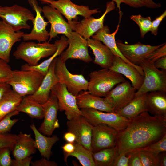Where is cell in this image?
Returning a JSON list of instances; mask_svg holds the SVG:
<instances>
[{
  "mask_svg": "<svg viewBox=\"0 0 166 166\" xmlns=\"http://www.w3.org/2000/svg\"><path fill=\"white\" fill-rule=\"evenodd\" d=\"M131 157L129 159V166H143L141 163L139 151H137L131 153Z\"/></svg>",
  "mask_w": 166,
  "mask_h": 166,
  "instance_id": "cell-46",
  "label": "cell"
},
{
  "mask_svg": "<svg viewBox=\"0 0 166 166\" xmlns=\"http://www.w3.org/2000/svg\"><path fill=\"white\" fill-rule=\"evenodd\" d=\"M24 34L20 30H14L3 21H0V59L9 63L13 46L21 41Z\"/></svg>",
  "mask_w": 166,
  "mask_h": 166,
  "instance_id": "cell-20",
  "label": "cell"
},
{
  "mask_svg": "<svg viewBox=\"0 0 166 166\" xmlns=\"http://www.w3.org/2000/svg\"><path fill=\"white\" fill-rule=\"evenodd\" d=\"M109 69L128 78L136 90L139 89L143 83L144 76L141 75L134 67L118 56L114 55L113 65Z\"/></svg>",
  "mask_w": 166,
  "mask_h": 166,
  "instance_id": "cell-25",
  "label": "cell"
},
{
  "mask_svg": "<svg viewBox=\"0 0 166 166\" xmlns=\"http://www.w3.org/2000/svg\"><path fill=\"white\" fill-rule=\"evenodd\" d=\"M44 76L34 70H13L12 77L7 83L14 91L22 97L34 93Z\"/></svg>",
  "mask_w": 166,
  "mask_h": 166,
  "instance_id": "cell-4",
  "label": "cell"
},
{
  "mask_svg": "<svg viewBox=\"0 0 166 166\" xmlns=\"http://www.w3.org/2000/svg\"><path fill=\"white\" fill-rule=\"evenodd\" d=\"M55 42L57 44V49L50 57L36 65L30 66L26 63L21 66V69L36 71L45 76L52 61L58 56L60 55L68 45V39L65 35L62 36L59 39L56 40Z\"/></svg>",
  "mask_w": 166,
  "mask_h": 166,
  "instance_id": "cell-29",
  "label": "cell"
},
{
  "mask_svg": "<svg viewBox=\"0 0 166 166\" xmlns=\"http://www.w3.org/2000/svg\"><path fill=\"white\" fill-rule=\"evenodd\" d=\"M48 0V1H53V0Z\"/></svg>",
  "mask_w": 166,
  "mask_h": 166,
  "instance_id": "cell-55",
  "label": "cell"
},
{
  "mask_svg": "<svg viewBox=\"0 0 166 166\" xmlns=\"http://www.w3.org/2000/svg\"><path fill=\"white\" fill-rule=\"evenodd\" d=\"M147 150L156 154L166 151V134L162 138L145 148L142 149Z\"/></svg>",
  "mask_w": 166,
  "mask_h": 166,
  "instance_id": "cell-40",
  "label": "cell"
},
{
  "mask_svg": "<svg viewBox=\"0 0 166 166\" xmlns=\"http://www.w3.org/2000/svg\"><path fill=\"white\" fill-rule=\"evenodd\" d=\"M0 18L14 30L30 29L27 22L32 21L34 16L28 8L17 4L10 6H0Z\"/></svg>",
  "mask_w": 166,
  "mask_h": 166,
  "instance_id": "cell-6",
  "label": "cell"
},
{
  "mask_svg": "<svg viewBox=\"0 0 166 166\" xmlns=\"http://www.w3.org/2000/svg\"><path fill=\"white\" fill-rule=\"evenodd\" d=\"M165 56H166V44L165 43H164L162 46L156 49L148 55L146 59L154 63L157 59Z\"/></svg>",
  "mask_w": 166,
  "mask_h": 166,
  "instance_id": "cell-41",
  "label": "cell"
},
{
  "mask_svg": "<svg viewBox=\"0 0 166 166\" xmlns=\"http://www.w3.org/2000/svg\"><path fill=\"white\" fill-rule=\"evenodd\" d=\"M88 47L91 49L95 58L93 63L103 69H109L113 64L114 55L101 42L90 38L87 39Z\"/></svg>",
  "mask_w": 166,
  "mask_h": 166,
  "instance_id": "cell-24",
  "label": "cell"
},
{
  "mask_svg": "<svg viewBox=\"0 0 166 166\" xmlns=\"http://www.w3.org/2000/svg\"><path fill=\"white\" fill-rule=\"evenodd\" d=\"M166 16V11H164L162 14L152 21L150 31L152 34L155 36L158 35V27L161 22Z\"/></svg>",
  "mask_w": 166,
  "mask_h": 166,
  "instance_id": "cell-45",
  "label": "cell"
},
{
  "mask_svg": "<svg viewBox=\"0 0 166 166\" xmlns=\"http://www.w3.org/2000/svg\"><path fill=\"white\" fill-rule=\"evenodd\" d=\"M34 140L30 134L23 133L20 132L12 150V154L15 159L20 160L31 156L35 153Z\"/></svg>",
  "mask_w": 166,
  "mask_h": 166,
  "instance_id": "cell-26",
  "label": "cell"
},
{
  "mask_svg": "<svg viewBox=\"0 0 166 166\" xmlns=\"http://www.w3.org/2000/svg\"><path fill=\"white\" fill-rule=\"evenodd\" d=\"M12 73L9 63L0 59V83L8 81L12 77Z\"/></svg>",
  "mask_w": 166,
  "mask_h": 166,
  "instance_id": "cell-38",
  "label": "cell"
},
{
  "mask_svg": "<svg viewBox=\"0 0 166 166\" xmlns=\"http://www.w3.org/2000/svg\"><path fill=\"white\" fill-rule=\"evenodd\" d=\"M130 18L138 26L140 36L143 38L146 34L150 31L152 23L150 17H144L140 14H138L132 15Z\"/></svg>",
  "mask_w": 166,
  "mask_h": 166,
  "instance_id": "cell-35",
  "label": "cell"
},
{
  "mask_svg": "<svg viewBox=\"0 0 166 166\" xmlns=\"http://www.w3.org/2000/svg\"><path fill=\"white\" fill-rule=\"evenodd\" d=\"M143 166H160L159 155L144 149L139 150Z\"/></svg>",
  "mask_w": 166,
  "mask_h": 166,
  "instance_id": "cell-36",
  "label": "cell"
},
{
  "mask_svg": "<svg viewBox=\"0 0 166 166\" xmlns=\"http://www.w3.org/2000/svg\"><path fill=\"white\" fill-rule=\"evenodd\" d=\"M42 105L44 120L38 130L43 134L50 136L54 130L59 127L57 119V113L59 109L57 98L51 93L49 99Z\"/></svg>",
  "mask_w": 166,
  "mask_h": 166,
  "instance_id": "cell-17",
  "label": "cell"
},
{
  "mask_svg": "<svg viewBox=\"0 0 166 166\" xmlns=\"http://www.w3.org/2000/svg\"><path fill=\"white\" fill-rule=\"evenodd\" d=\"M154 66L157 69L166 70V56L159 58L154 63Z\"/></svg>",
  "mask_w": 166,
  "mask_h": 166,
  "instance_id": "cell-51",
  "label": "cell"
},
{
  "mask_svg": "<svg viewBox=\"0 0 166 166\" xmlns=\"http://www.w3.org/2000/svg\"><path fill=\"white\" fill-rule=\"evenodd\" d=\"M11 88L7 83H0V101L4 94Z\"/></svg>",
  "mask_w": 166,
  "mask_h": 166,
  "instance_id": "cell-53",
  "label": "cell"
},
{
  "mask_svg": "<svg viewBox=\"0 0 166 166\" xmlns=\"http://www.w3.org/2000/svg\"><path fill=\"white\" fill-rule=\"evenodd\" d=\"M116 42L117 47L124 57L131 63L137 65L146 59L148 55L164 44L152 46L140 42L128 45L123 43L120 40Z\"/></svg>",
  "mask_w": 166,
  "mask_h": 166,
  "instance_id": "cell-19",
  "label": "cell"
},
{
  "mask_svg": "<svg viewBox=\"0 0 166 166\" xmlns=\"http://www.w3.org/2000/svg\"><path fill=\"white\" fill-rule=\"evenodd\" d=\"M79 109L90 108L107 113H115L112 106L104 98L92 94L89 91H82L76 96Z\"/></svg>",
  "mask_w": 166,
  "mask_h": 166,
  "instance_id": "cell-23",
  "label": "cell"
},
{
  "mask_svg": "<svg viewBox=\"0 0 166 166\" xmlns=\"http://www.w3.org/2000/svg\"><path fill=\"white\" fill-rule=\"evenodd\" d=\"M39 1L42 4L49 5L58 10L67 19L69 23L71 22L78 15H81L86 18L101 12L98 10V8L90 9L88 6L75 4L71 0Z\"/></svg>",
  "mask_w": 166,
  "mask_h": 166,
  "instance_id": "cell-11",
  "label": "cell"
},
{
  "mask_svg": "<svg viewBox=\"0 0 166 166\" xmlns=\"http://www.w3.org/2000/svg\"><path fill=\"white\" fill-rule=\"evenodd\" d=\"M166 134V118L143 112L130 120L126 127L118 132L116 145L118 154L142 149Z\"/></svg>",
  "mask_w": 166,
  "mask_h": 166,
  "instance_id": "cell-1",
  "label": "cell"
},
{
  "mask_svg": "<svg viewBox=\"0 0 166 166\" xmlns=\"http://www.w3.org/2000/svg\"><path fill=\"white\" fill-rule=\"evenodd\" d=\"M67 38L69 47L60 55L62 61L66 62L69 59H76L87 63L92 61L89 53L87 39L74 31Z\"/></svg>",
  "mask_w": 166,
  "mask_h": 166,
  "instance_id": "cell-9",
  "label": "cell"
},
{
  "mask_svg": "<svg viewBox=\"0 0 166 166\" xmlns=\"http://www.w3.org/2000/svg\"><path fill=\"white\" fill-rule=\"evenodd\" d=\"M17 110L12 111L6 115L0 121V134H4L10 131L14 125L18 121V119H12L13 116L19 114Z\"/></svg>",
  "mask_w": 166,
  "mask_h": 166,
  "instance_id": "cell-37",
  "label": "cell"
},
{
  "mask_svg": "<svg viewBox=\"0 0 166 166\" xmlns=\"http://www.w3.org/2000/svg\"><path fill=\"white\" fill-rule=\"evenodd\" d=\"M57 49L55 42L51 44L48 41L38 43L24 41L18 46L13 55L15 59L22 60L29 65L34 66L41 59L52 55Z\"/></svg>",
  "mask_w": 166,
  "mask_h": 166,
  "instance_id": "cell-2",
  "label": "cell"
},
{
  "mask_svg": "<svg viewBox=\"0 0 166 166\" xmlns=\"http://www.w3.org/2000/svg\"><path fill=\"white\" fill-rule=\"evenodd\" d=\"M51 93L57 98L59 110L65 111L68 120L82 116V112L77 104L76 96L68 90L64 84L57 83L52 88Z\"/></svg>",
  "mask_w": 166,
  "mask_h": 166,
  "instance_id": "cell-10",
  "label": "cell"
},
{
  "mask_svg": "<svg viewBox=\"0 0 166 166\" xmlns=\"http://www.w3.org/2000/svg\"><path fill=\"white\" fill-rule=\"evenodd\" d=\"M64 138L67 142L73 143L75 142L76 136L74 133L68 131L64 134Z\"/></svg>",
  "mask_w": 166,
  "mask_h": 166,
  "instance_id": "cell-52",
  "label": "cell"
},
{
  "mask_svg": "<svg viewBox=\"0 0 166 166\" xmlns=\"http://www.w3.org/2000/svg\"><path fill=\"white\" fill-rule=\"evenodd\" d=\"M66 62L57 57L55 67V73L59 82L63 83L68 90L77 96L82 91L88 90V81L82 74H73L68 70Z\"/></svg>",
  "mask_w": 166,
  "mask_h": 166,
  "instance_id": "cell-8",
  "label": "cell"
},
{
  "mask_svg": "<svg viewBox=\"0 0 166 166\" xmlns=\"http://www.w3.org/2000/svg\"><path fill=\"white\" fill-rule=\"evenodd\" d=\"M116 5L117 8L120 11L121 4L124 3L132 7L139 8L144 6L141 0H111Z\"/></svg>",
  "mask_w": 166,
  "mask_h": 166,
  "instance_id": "cell-43",
  "label": "cell"
},
{
  "mask_svg": "<svg viewBox=\"0 0 166 166\" xmlns=\"http://www.w3.org/2000/svg\"><path fill=\"white\" fill-rule=\"evenodd\" d=\"M36 13V16L32 21L33 27L28 34H24L22 38L24 41L36 40L39 42L47 41L49 38V32L46 27L49 22H46L42 15V8L38 5L37 0H27Z\"/></svg>",
  "mask_w": 166,
  "mask_h": 166,
  "instance_id": "cell-14",
  "label": "cell"
},
{
  "mask_svg": "<svg viewBox=\"0 0 166 166\" xmlns=\"http://www.w3.org/2000/svg\"><path fill=\"white\" fill-rule=\"evenodd\" d=\"M147 93L135 97L128 104L115 113L131 119L140 113L147 111L146 103Z\"/></svg>",
  "mask_w": 166,
  "mask_h": 166,
  "instance_id": "cell-30",
  "label": "cell"
},
{
  "mask_svg": "<svg viewBox=\"0 0 166 166\" xmlns=\"http://www.w3.org/2000/svg\"><path fill=\"white\" fill-rule=\"evenodd\" d=\"M30 126L35 135V147L39 150L42 156L49 160L51 155L52 148L59 140V137L56 135L50 137L43 134L37 129L34 124Z\"/></svg>",
  "mask_w": 166,
  "mask_h": 166,
  "instance_id": "cell-28",
  "label": "cell"
},
{
  "mask_svg": "<svg viewBox=\"0 0 166 166\" xmlns=\"http://www.w3.org/2000/svg\"><path fill=\"white\" fill-rule=\"evenodd\" d=\"M17 138V135L8 133L0 134V148L7 147L12 151Z\"/></svg>",
  "mask_w": 166,
  "mask_h": 166,
  "instance_id": "cell-39",
  "label": "cell"
},
{
  "mask_svg": "<svg viewBox=\"0 0 166 166\" xmlns=\"http://www.w3.org/2000/svg\"><path fill=\"white\" fill-rule=\"evenodd\" d=\"M32 158V157L30 156L22 159H12L11 166H29Z\"/></svg>",
  "mask_w": 166,
  "mask_h": 166,
  "instance_id": "cell-48",
  "label": "cell"
},
{
  "mask_svg": "<svg viewBox=\"0 0 166 166\" xmlns=\"http://www.w3.org/2000/svg\"><path fill=\"white\" fill-rule=\"evenodd\" d=\"M120 14L119 23L116 30L113 33L110 34L108 26H104L92 36V38L102 42L110 49L114 56L120 57L125 62L134 67L141 75L144 76V72L141 67L139 65H134L128 61L121 53L117 46L115 36L119 30L122 16L121 14Z\"/></svg>",
  "mask_w": 166,
  "mask_h": 166,
  "instance_id": "cell-22",
  "label": "cell"
},
{
  "mask_svg": "<svg viewBox=\"0 0 166 166\" xmlns=\"http://www.w3.org/2000/svg\"><path fill=\"white\" fill-rule=\"evenodd\" d=\"M32 166H57V164L55 161H50L45 158H43L34 162H31Z\"/></svg>",
  "mask_w": 166,
  "mask_h": 166,
  "instance_id": "cell-47",
  "label": "cell"
},
{
  "mask_svg": "<svg viewBox=\"0 0 166 166\" xmlns=\"http://www.w3.org/2000/svg\"><path fill=\"white\" fill-rule=\"evenodd\" d=\"M88 90L92 94L105 97L113 87L125 81L123 76L109 69L91 72Z\"/></svg>",
  "mask_w": 166,
  "mask_h": 166,
  "instance_id": "cell-3",
  "label": "cell"
},
{
  "mask_svg": "<svg viewBox=\"0 0 166 166\" xmlns=\"http://www.w3.org/2000/svg\"><path fill=\"white\" fill-rule=\"evenodd\" d=\"M57 58H55L50 64L47 73L36 91L32 95L27 96L41 104H44L48 101L52 88L59 82L58 79L55 72Z\"/></svg>",
  "mask_w": 166,
  "mask_h": 166,
  "instance_id": "cell-21",
  "label": "cell"
},
{
  "mask_svg": "<svg viewBox=\"0 0 166 166\" xmlns=\"http://www.w3.org/2000/svg\"><path fill=\"white\" fill-rule=\"evenodd\" d=\"M139 65L143 71L144 79L135 97L151 92H166V70H159L154 66V63L146 59L141 61Z\"/></svg>",
  "mask_w": 166,
  "mask_h": 166,
  "instance_id": "cell-5",
  "label": "cell"
},
{
  "mask_svg": "<svg viewBox=\"0 0 166 166\" xmlns=\"http://www.w3.org/2000/svg\"><path fill=\"white\" fill-rule=\"evenodd\" d=\"M144 6L150 9H156L160 8L161 5L160 3L155 2L153 0H141Z\"/></svg>",
  "mask_w": 166,
  "mask_h": 166,
  "instance_id": "cell-50",
  "label": "cell"
},
{
  "mask_svg": "<svg viewBox=\"0 0 166 166\" xmlns=\"http://www.w3.org/2000/svg\"><path fill=\"white\" fill-rule=\"evenodd\" d=\"M131 154L121 153L116 157L113 166H129L128 163Z\"/></svg>",
  "mask_w": 166,
  "mask_h": 166,
  "instance_id": "cell-44",
  "label": "cell"
},
{
  "mask_svg": "<svg viewBox=\"0 0 166 166\" xmlns=\"http://www.w3.org/2000/svg\"><path fill=\"white\" fill-rule=\"evenodd\" d=\"M160 166H166V153L164 152L159 154Z\"/></svg>",
  "mask_w": 166,
  "mask_h": 166,
  "instance_id": "cell-54",
  "label": "cell"
},
{
  "mask_svg": "<svg viewBox=\"0 0 166 166\" xmlns=\"http://www.w3.org/2000/svg\"><path fill=\"white\" fill-rule=\"evenodd\" d=\"M82 116L93 126L106 124L119 132L127 126L130 119L116 113H107L90 109H81Z\"/></svg>",
  "mask_w": 166,
  "mask_h": 166,
  "instance_id": "cell-7",
  "label": "cell"
},
{
  "mask_svg": "<svg viewBox=\"0 0 166 166\" xmlns=\"http://www.w3.org/2000/svg\"><path fill=\"white\" fill-rule=\"evenodd\" d=\"M42 12L50 24L48 42L59 34H64L67 37L72 32L69 24L65 20L61 13L57 9L49 5H46L42 8Z\"/></svg>",
  "mask_w": 166,
  "mask_h": 166,
  "instance_id": "cell-16",
  "label": "cell"
},
{
  "mask_svg": "<svg viewBox=\"0 0 166 166\" xmlns=\"http://www.w3.org/2000/svg\"><path fill=\"white\" fill-rule=\"evenodd\" d=\"M66 125L68 131L72 132L75 135V142L92 152L91 144L93 126L82 116L68 120Z\"/></svg>",
  "mask_w": 166,
  "mask_h": 166,
  "instance_id": "cell-18",
  "label": "cell"
},
{
  "mask_svg": "<svg viewBox=\"0 0 166 166\" xmlns=\"http://www.w3.org/2000/svg\"><path fill=\"white\" fill-rule=\"evenodd\" d=\"M74 151L68 155L64 159L67 163L68 157L70 156L76 157L83 166H95L93 157V153L81 144L75 142Z\"/></svg>",
  "mask_w": 166,
  "mask_h": 166,
  "instance_id": "cell-34",
  "label": "cell"
},
{
  "mask_svg": "<svg viewBox=\"0 0 166 166\" xmlns=\"http://www.w3.org/2000/svg\"><path fill=\"white\" fill-rule=\"evenodd\" d=\"M16 110L26 113L32 118L42 119L44 118L42 105L30 99L27 96L22 97Z\"/></svg>",
  "mask_w": 166,
  "mask_h": 166,
  "instance_id": "cell-32",
  "label": "cell"
},
{
  "mask_svg": "<svg viewBox=\"0 0 166 166\" xmlns=\"http://www.w3.org/2000/svg\"><path fill=\"white\" fill-rule=\"evenodd\" d=\"M115 7V4L113 1L108 2L106 3L105 12L100 18H95L90 16L79 22L73 20L69 24L73 30L87 39L103 26L105 16L108 13L114 10Z\"/></svg>",
  "mask_w": 166,
  "mask_h": 166,
  "instance_id": "cell-12",
  "label": "cell"
},
{
  "mask_svg": "<svg viewBox=\"0 0 166 166\" xmlns=\"http://www.w3.org/2000/svg\"><path fill=\"white\" fill-rule=\"evenodd\" d=\"M10 149L7 147L0 148V166H11L12 159L10 156Z\"/></svg>",
  "mask_w": 166,
  "mask_h": 166,
  "instance_id": "cell-42",
  "label": "cell"
},
{
  "mask_svg": "<svg viewBox=\"0 0 166 166\" xmlns=\"http://www.w3.org/2000/svg\"><path fill=\"white\" fill-rule=\"evenodd\" d=\"M147 111L153 116L166 118V92L156 91L148 93L146 99Z\"/></svg>",
  "mask_w": 166,
  "mask_h": 166,
  "instance_id": "cell-27",
  "label": "cell"
},
{
  "mask_svg": "<svg viewBox=\"0 0 166 166\" xmlns=\"http://www.w3.org/2000/svg\"><path fill=\"white\" fill-rule=\"evenodd\" d=\"M64 153V159L69 154L73 152L75 149L74 143L67 142L61 147Z\"/></svg>",
  "mask_w": 166,
  "mask_h": 166,
  "instance_id": "cell-49",
  "label": "cell"
},
{
  "mask_svg": "<svg viewBox=\"0 0 166 166\" xmlns=\"http://www.w3.org/2000/svg\"><path fill=\"white\" fill-rule=\"evenodd\" d=\"M22 97L11 88L4 94L0 101V121L16 109Z\"/></svg>",
  "mask_w": 166,
  "mask_h": 166,
  "instance_id": "cell-31",
  "label": "cell"
},
{
  "mask_svg": "<svg viewBox=\"0 0 166 166\" xmlns=\"http://www.w3.org/2000/svg\"><path fill=\"white\" fill-rule=\"evenodd\" d=\"M136 90L129 81L125 80L117 85L104 98L112 105L115 113L134 97Z\"/></svg>",
  "mask_w": 166,
  "mask_h": 166,
  "instance_id": "cell-15",
  "label": "cell"
},
{
  "mask_svg": "<svg viewBox=\"0 0 166 166\" xmlns=\"http://www.w3.org/2000/svg\"><path fill=\"white\" fill-rule=\"evenodd\" d=\"M118 155L117 147L103 149L93 154L95 166H113Z\"/></svg>",
  "mask_w": 166,
  "mask_h": 166,
  "instance_id": "cell-33",
  "label": "cell"
},
{
  "mask_svg": "<svg viewBox=\"0 0 166 166\" xmlns=\"http://www.w3.org/2000/svg\"><path fill=\"white\" fill-rule=\"evenodd\" d=\"M118 132L106 124L93 126L91 144L92 152L115 147Z\"/></svg>",
  "mask_w": 166,
  "mask_h": 166,
  "instance_id": "cell-13",
  "label": "cell"
}]
</instances>
